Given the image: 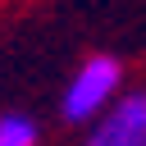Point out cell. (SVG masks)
<instances>
[{"label": "cell", "mask_w": 146, "mask_h": 146, "mask_svg": "<svg viewBox=\"0 0 146 146\" xmlns=\"http://www.w3.org/2000/svg\"><path fill=\"white\" fill-rule=\"evenodd\" d=\"M119 82H123V64H119L114 55H91V59H82L78 73H73L68 87H64L59 114H64L68 123H87V119H96L100 110L114 105Z\"/></svg>", "instance_id": "obj_1"}, {"label": "cell", "mask_w": 146, "mask_h": 146, "mask_svg": "<svg viewBox=\"0 0 146 146\" xmlns=\"http://www.w3.org/2000/svg\"><path fill=\"white\" fill-rule=\"evenodd\" d=\"M87 146H146V91L119 96L105 119H96Z\"/></svg>", "instance_id": "obj_2"}, {"label": "cell", "mask_w": 146, "mask_h": 146, "mask_svg": "<svg viewBox=\"0 0 146 146\" xmlns=\"http://www.w3.org/2000/svg\"><path fill=\"white\" fill-rule=\"evenodd\" d=\"M0 146H36V123L27 114H0Z\"/></svg>", "instance_id": "obj_3"}]
</instances>
